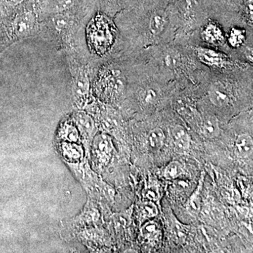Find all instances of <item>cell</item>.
I'll list each match as a JSON object with an SVG mask.
<instances>
[{
    "label": "cell",
    "mask_w": 253,
    "mask_h": 253,
    "mask_svg": "<svg viewBox=\"0 0 253 253\" xmlns=\"http://www.w3.org/2000/svg\"><path fill=\"white\" fill-rule=\"evenodd\" d=\"M95 151L101 162H107L112 151V144L109 136L100 135L95 141Z\"/></svg>",
    "instance_id": "cell-8"
},
{
    "label": "cell",
    "mask_w": 253,
    "mask_h": 253,
    "mask_svg": "<svg viewBox=\"0 0 253 253\" xmlns=\"http://www.w3.org/2000/svg\"><path fill=\"white\" fill-rule=\"evenodd\" d=\"M172 136L173 143L178 151L184 152L189 149L191 139L184 126H174L172 129Z\"/></svg>",
    "instance_id": "cell-6"
},
{
    "label": "cell",
    "mask_w": 253,
    "mask_h": 253,
    "mask_svg": "<svg viewBox=\"0 0 253 253\" xmlns=\"http://www.w3.org/2000/svg\"><path fill=\"white\" fill-rule=\"evenodd\" d=\"M199 228V234L201 241H204L205 244H212L215 240V234L212 229L204 226Z\"/></svg>",
    "instance_id": "cell-17"
},
{
    "label": "cell",
    "mask_w": 253,
    "mask_h": 253,
    "mask_svg": "<svg viewBox=\"0 0 253 253\" xmlns=\"http://www.w3.org/2000/svg\"><path fill=\"white\" fill-rule=\"evenodd\" d=\"M23 1L24 0H0V9L3 13L9 11L10 9Z\"/></svg>",
    "instance_id": "cell-20"
},
{
    "label": "cell",
    "mask_w": 253,
    "mask_h": 253,
    "mask_svg": "<svg viewBox=\"0 0 253 253\" xmlns=\"http://www.w3.org/2000/svg\"><path fill=\"white\" fill-rule=\"evenodd\" d=\"M144 196L151 201H157L160 197L159 191L156 186H150L144 191Z\"/></svg>",
    "instance_id": "cell-21"
},
{
    "label": "cell",
    "mask_w": 253,
    "mask_h": 253,
    "mask_svg": "<svg viewBox=\"0 0 253 253\" xmlns=\"http://www.w3.org/2000/svg\"><path fill=\"white\" fill-rule=\"evenodd\" d=\"M38 30L36 15L31 10L18 11L0 24V56L10 46L33 36Z\"/></svg>",
    "instance_id": "cell-1"
},
{
    "label": "cell",
    "mask_w": 253,
    "mask_h": 253,
    "mask_svg": "<svg viewBox=\"0 0 253 253\" xmlns=\"http://www.w3.org/2000/svg\"><path fill=\"white\" fill-rule=\"evenodd\" d=\"M76 4V0H55V9L57 13H68Z\"/></svg>",
    "instance_id": "cell-16"
},
{
    "label": "cell",
    "mask_w": 253,
    "mask_h": 253,
    "mask_svg": "<svg viewBox=\"0 0 253 253\" xmlns=\"http://www.w3.org/2000/svg\"><path fill=\"white\" fill-rule=\"evenodd\" d=\"M236 152L240 158H247L253 156V141L252 136L243 134L238 136L235 142Z\"/></svg>",
    "instance_id": "cell-5"
},
{
    "label": "cell",
    "mask_w": 253,
    "mask_h": 253,
    "mask_svg": "<svg viewBox=\"0 0 253 253\" xmlns=\"http://www.w3.org/2000/svg\"><path fill=\"white\" fill-rule=\"evenodd\" d=\"M65 132H66L65 134H66V136H67L68 139H70V140L76 141L77 139V130L73 126H67V127L65 129Z\"/></svg>",
    "instance_id": "cell-22"
},
{
    "label": "cell",
    "mask_w": 253,
    "mask_h": 253,
    "mask_svg": "<svg viewBox=\"0 0 253 253\" xmlns=\"http://www.w3.org/2000/svg\"><path fill=\"white\" fill-rule=\"evenodd\" d=\"M182 172V168L180 163L177 161H172L166 167L164 175L166 179H174L180 176Z\"/></svg>",
    "instance_id": "cell-15"
},
{
    "label": "cell",
    "mask_w": 253,
    "mask_h": 253,
    "mask_svg": "<svg viewBox=\"0 0 253 253\" xmlns=\"http://www.w3.org/2000/svg\"><path fill=\"white\" fill-rule=\"evenodd\" d=\"M140 96L141 101L144 104H151L157 99V93L152 89H145L141 93Z\"/></svg>",
    "instance_id": "cell-19"
},
{
    "label": "cell",
    "mask_w": 253,
    "mask_h": 253,
    "mask_svg": "<svg viewBox=\"0 0 253 253\" xmlns=\"http://www.w3.org/2000/svg\"><path fill=\"white\" fill-rule=\"evenodd\" d=\"M76 122L80 126L81 130L87 134H91L94 128V122L92 119L85 113L79 112L75 116Z\"/></svg>",
    "instance_id": "cell-12"
},
{
    "label": "cell",
    "mask_w": 253,
    "mask_h": 253,
    "mask_svg": "<svg viewBox=\"0 0 253 253\" xmlns=\"http://www.w3.org/2000/svg\"><path fill=\"white\" fill-rule=\"evenodd\" d=\"M73 92L78 99L87 96L89 83L86 73L82 68H75L73 72Z\"/></svg>",
    "instance_id": "cell-2"
},
{
    "label": "cell",
    "mask_w": 253,
    "mask_h": 253,
    "mask_svg": "<svg viewBox=\"0 0 253 253\" xmlns=\"http://www.w3.org/2000/svg\"><path fill=\"white\" fill-rule=\"evenodd\" d=\"M169 232L176 244H184L187 237L188 227L172 217L169 222Z\"/></svg>",
    "instance_id": "cell-9"
},
{
    "label": "cell",
    "mask_w": 253,
    "mask_h": 253,
    "mask_svg": "<svg viewBox=\"0 0 253 253\" xmlns=\"http://www.w3.org/2000/svg\"><path fill=\"white\" fill-rule=\"evenodd\" d=\"M165 141V134L162 129L155 128L149 132L148 141L150 148L154 151H158L162 147Z\"/></svg>",
    "instance_id": "cell-11"
},
{
    "label": "cell",
    "mask_w": 253,
    "mask_h": 253,
    "mask_svg": "<svg viewBox=\"0 0 253 253\" xmlns=\"http://www.w3.org/2000/svg\"><path fill=\"white\" fill-rule=\"evenodd\" d=\"M50 23L56 34L63 37L70 33L72 28L73 20L68 13H57L51 18Z\"/></svg>",
    "instance_id": "cell-3"
},
{
    "label": "cell",
    "mask_w": 253,
    "mask_h": 253,
    "mask_svg": "<svg viewBox=\"0 0 253 253\" xmlns=\"http://www.w3.org/2000/svg\"><path fill=\"white\" fill-rule=\"evenodd\" d=\"M166 23H167V16H166V13L161 10L155 11L150 18V32L154 36L161 34L164 31Z\"/></svg>",
    "instance_id": "cell-10"
},
{
    "label": "cell",
    "mask_w": 253,
    "mask_h": 253,
    "mask_svg": "<svg viewBox=\"0 0 253 253\" xmlns=\"http://www.w3.org/2000/svg\"><path fill=\"white\" fill-rule=\"evenodd\" d=\"M141 234L145 239L155 240L160 234V229L156 221H149L141 229Z\"/></svg>",
    "instance_id": "cell-14"
},
{
    "label": "cell",
    "mask_w": 253,
    "mask_h": 253,
    "mask_svg": "<svg viewBox=\"0 0 253 253\" xmlns=\"http://www.w3.org/2000/svg\"><path fill=\"white\" fill-rule=\"evenodd\" d=\"M201 130L204 136L208 139H214L220 134L219 121L214 116H206L201 123Z\"/></svg>",
    "instance_id": "cell-7"
},
{
    "label": "cell",
    "mask_w": 253,
    "mask_h": 253,
    "mask_svg": "<svg viewBox=\"0 0 253 253\" xmlns=\"http://www.w3.org/2000/svg\"><path fill=\"white\" fill-rule=\"evenodd\" d=\"M141 212H142L143 215L146 217H156L158 212V208L154 203L147 201L141 205Z\"/></svg>",
    "instance_id": "cell-18"
},
{
    "label": "cell",
    "mask_w": 253,
    "mask_h": 253,
    "mask_svg": "<svg viewBox=\"0 0 253 253\" xmlns=\"http://www.w3.org/2000/svg\"><path fill=\"white\" fill-rule=\"evenodd\" d=\"M203 179L200 182L199 187L194 191V194L191 196L188 204V210L191 214H199L200 211H201V188H202Z\"/></svg>",
    "instance_id": "cell-13"
},
{
    "label": "cell",
    "mask_w": 253,
    "mask_h": 253,
    "mask_svg": "<svg viewBox=\"0 0 253 253\" xmlns=\"http://www.w3.org/2000/svg\"><path fill=\"white\" fill-rule=\"evenodd\" d=\"M208 95L211 102L218 107L225 106L230 101V96L227 89L219 83H215L211 86Z\"/></svg>",
    "instance_id": "cell-4"
}]
</instances>
